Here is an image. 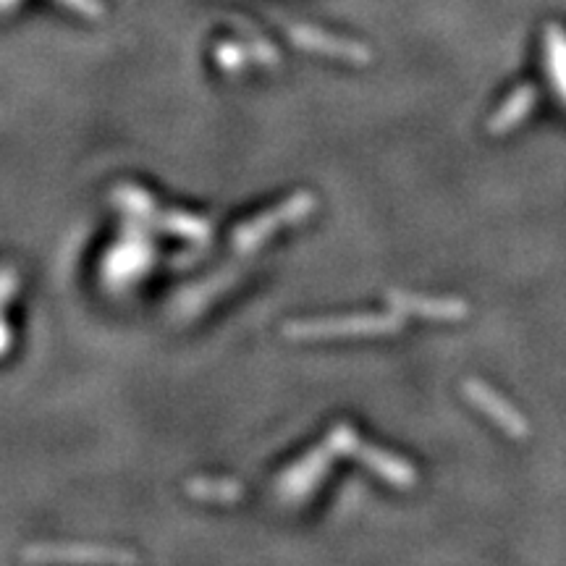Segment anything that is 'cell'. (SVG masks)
I'll use <instances>...</instances> for the list:
<instances>
[{"label":"cell","mask_w":566,"mask_h":566,"mask_svg":"<svg viewBox=\"0 0 566 566\" xmlns=\"http://www.w3.org/2000/svg\"><path fill=\"white\" fill-rule=\"evenodd\" d=\"M467 394H470L472 404L477 409H483L485 415L491 417L496 425H501L506 433L517 435V438L527 435V422L517 415V409L511 404H506L501 396L493 394L491 388L483 386V383H467Z\"/></svg>","instance_id":"1"},{"label":"cell","mask_w":566,"mask_h":566,"mask_svg":"<svg viewBox=\"0 0 566 566\" xmlns=\"http://www.w3.org/2000/svg\"><path fill=\"white\" fill-rule=\"evenodd\" d=\"M548 48H551L553 76H556V84H559L561 95L566 97V40L559 35V32H553V40Z\"/></svg>","instance_id":"3"},{"label":"cell","mask_w":566,"mask_h":566,"mask_svg":"<svg viewBox=\"0 0 566 566\" xmlns=\"http://www.w3.org/2000/svg\"><path fill=\"white\" fill-rule=\"evenodd\" d=\"M532 105H535V90H530V87L517 90L506 100L504 108L491 118V132L504 134L509 132V129H514V126L532 111Z\"/></svg>","instance_id":"2"}]
</instances>
